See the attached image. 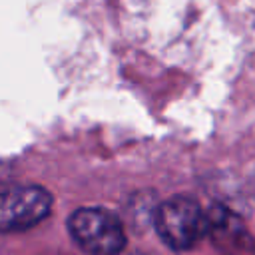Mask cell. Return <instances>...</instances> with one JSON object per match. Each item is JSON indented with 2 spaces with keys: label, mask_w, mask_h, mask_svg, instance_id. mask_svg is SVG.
<instances>
[{
  "label": "cell",
  "mask_w": 255,
  "mask_h": 255,
  "mask_svg": "<svg viewBox=\"0 0 255 255\" xmlns=\"http://www.w3.org/2000/svg\"><path fill=\"white\" fill-rule=\"evenodd\" d=\"M52 209V195L40 185H0V231H24L38 225Z\"/></svg>",
  "instance_id": "3957f363"
},
{
  "label": "cell",
  "mask_w": 255,
  "mask_h": 255,
  "mask_svg": "<svg viewBox=\"0 0 255 255\" xmlns=\"http://www.w3.org/2000/svg\"><path fill=\"white\" fill-rule=\"evenodd\" d=\"M153 219L163 243L177 251L191 249L207 233V213L195 199L185 195L165 199L157 207Z\"/></svg>",
  "instance_id": "6da1fadb"
},
{
  "label": "cell",
  "mask_w": 255,
  "mask_h": 255,
  "mask_svg": "<svg viewBox=\"0 0 255 255\" xmlns=\"http://www.w3.org/2000/svg\"><path fill=\"white\" fill-rule=\"evenodd\" d=\"M207 233L223 247H243V239H247L241 219L225 207H215L207 213Z\"/></svg>",
  "instance_id": "277c9868"
},
{
  "label": "cell",
  "mask_w": 255,
  "mask_h": 255,
  "mask_svg": "<svg viewBox=\"0 0 255 255\" xmlns=\"http://www.w3.org/2000/svg\"><path fill=\"white\" fill-rule=\"evenodd\" d=\"M72 239L90 255H118L126 245L120 217L104 207H80L68 219Z\"/></svg>",
  "instance_id": "7a4b0ae2"
}]
</instances>
